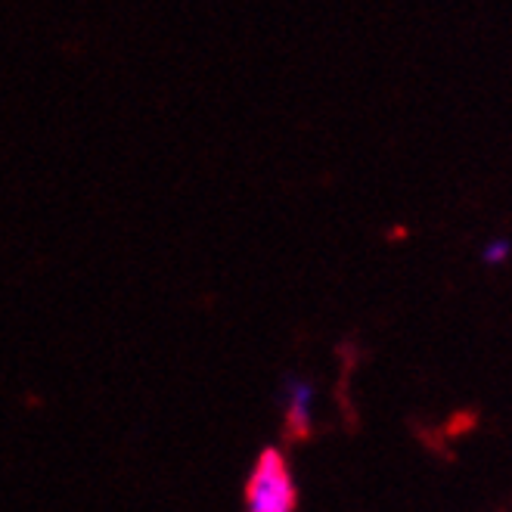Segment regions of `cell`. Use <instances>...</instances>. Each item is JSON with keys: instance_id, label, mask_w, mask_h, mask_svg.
Listing matches in <instances>:
<instances>
[{"instance_id": "cell-1", "label": "cell", "mask_w": 512, "mask_h": 512, "mask_svg": "<svg viewBox=\"0 0 512 512\" xmlns=\"http://www.w3.org/2000/svg\"><path fill=\"white\" fill-rule=\"evenodd\" d=\"M249 512H292L295 485L280 450H264L246 488Z\"/></svg>"}, {"instance_id": "cell-2", "label": "cell", "mask_w": 512, "mask_h": 512, "mask_svg": "<svg viewBox=\"0 0 512 512\" xmlns=\"http://www.w3.org/2000/svg\"><path fill=\"white\" fill-rule=\"evenodd\" d=\"M311 404H314L311 382L289 379L286 382V429L295 438H308L311 432Z\"/></svg>"}, {"instance_id": "cell-3", "label": "cell", "mask_w": 512, "mask_h": 512, "mask_svg": "<svg viewBox=\"0 0 512 512\" xmlns=\"http://www.w3.org/2000/svg\"><path fill=\"white\" fill-rule=\"evenodd\" d=\"M509 258H512V243L506 236H494L481 246V261H485L488 267H503Z\"/></svg>"}]
</instances>
